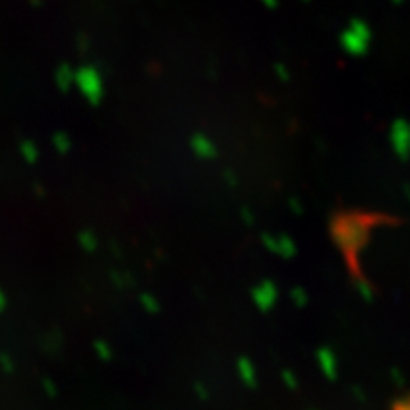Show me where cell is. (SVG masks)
I'll return each instance as SVG.
<instances>
[{
	"label": "cell",
	"instance_id": "obj_9",
	"mask_svg": "<svg viewBox=\"0 0 410 410\" xmlns=\"http://www.w3.org/2000/svg\"><path fill=\"white\" fill-rule=\"evenodd\" d=\"M276 254H279L281 259H295L296 243L289 236H278L276 237Z\"/></svg>",
	"mask_w": 410,
	"mask_h": 410
},
{
	"label": "cell",
	"instance_id": "obj_5",
	"mask_svg": "<svg viewBox=\"0 0 410 410\" xmlns=\"http://www.w3.org/2000/svg\"><path fill=\"white\" fill-rule=\"evenodd\" d=\"M409 141H410V131L406 122L403 118L393 122L392 131H389V143H392V149L395 152V156L399 160H406L409 156Z\"/></svg>",
	"mask_w": 410,
	"mask_h": 410
},
{
	"label": "cell",
	"instance_id": "obj_4",
	"mask_svg": "<svg viewBox=\"0 0 410 410\" xmlns=\"http://www.w3.org/2000/svg\"><path fill=\"white\" fill-rule=\"evenodd\" d=\"M251 296H253L254 306L259 308L260 312H270L278 302V285L270 279H264L251 291Z\"/></svg>",
	"mask_w": 410,
	"mask_h": 410
},
{
	"label": "cell",
	"instance_id": "obj_10",
	"mask_svg": "<svg viewBox=\"0 0 410 410\" xmlns=\"http://www.w3.org/2000/svg\"><path fill=\"white\" fill-rule=\"evenodd\" d=\"M72 84H75V70L70 69V65H61L58 70V86L61 87V92H69Z\"/></svg>",
	"mask_w": 410,
	"mask_h": 410
},
{
	"label": "cell",
	"instance_id": "obj_23",
	"mask_svg": "<svg viewBox=\"0 0 410 410\" xmlns=\"http://www.w3.org/2000/svg\"><path fill=\"white\" fill-rule=\"evenodd\" d=\"M392 374H393V382H395V384H397L399 387H403L404 382H403V376H401V372H399V370L395 369V370H393V372H392Z\"/></svg>",
	"mask_w": 410,
	"mask_h": 410
},
{
	"label": "cell",
	"instance_id": "obj_26",
	"mask_svg": "<svg viewBox=\"0 0 410 410\" xmlns=\"http://www.w3.org/2000/svg\"><path fill=\"white\" fill-rule=\"evenodd\" d=\"M225 177H226V180H230V183H228L230 186L237 185V180H236V177H234V173H230V171H228V173H225Z\"/></svg>",
	"mask_w": 410,
	"mask_h": 410
},
{
	"label": "cell",
	"instance_id": "obj_3",
	"mask_svg": "<svg viewBox=\"0 0 410 410\" xmlns=\"http://www.w3.org/2000/svg\"><path fill=\"white\" fill-rule=\"evenodd\" d=\"M75 84L90 103H101L104 95L103 76L95 67H82V69L75 70Z\"/></svg>",
	"mask_w": 410,
	"mask_h": 410
},
{
	"label": "cell",
	"instance_id": "obj_20",
	"mask_svg": "<svg viewBox=\"0 0 410 410\" xmlns=\"http://www.w3.org/2000/svg\"><path fill=\"white\" fill-rule=\"evenodd\" d=\"M25 156H27V160H31V162H35L36 160V149L33 145H25Z\"/></svg>",
	"mask_w": 410,
	"mask_h": 410
},
{
	"label": "cell",
	"instance_id": "obj_18",
	"mask_svg": "<svg viewBox=\"0 0 410 410\" xmlns=\"http://www.w3.org/2000/svg\"><path fill=\"white\" fill-rule=\"evenodd\" d=\"M393 410H410L409 399L401 397L399 401H395V403H393Z\"/></svg>",
	"mask_w": 410,
	"mask_h": 410
},
{
	"label": "cell",
	"instance_id": "obj_15",
	"mask_svg": "<svg viewBox=\"0 0 410 410\" xmlns=\"http://www.w3.org/2000/svg\"><path fill=\"white\" fill-rule=\"evenodd\" d=\"M291 301H293L296 308H304L308 304L306 291L302 289V287H295V289L291 291Z\"/></svg>",
	"mask_w": 410,
	"mask_h": 410
},
{
	"label": "cell",
	"instance_id": "obj_12",
	"mask_svg": "<svg viewBox=\"0 0 410 410\" xmlns=\"http://www.w3.org/2000/svg\"><path fill=\"white\" fill-rule=\"evenodd\" d=\"M53 145H55L59 154H69L70 149H72V141H70L69 135H65V133H58V135L53 137Z\"/></svg>",
	"mask_w": 410,
	"mask_h": 410
},
{
	"label": "cell",
	"instance_id": "obj_19",
	"mask_svg": "<svg viewBox=\"0 0 410 410\" xmlns=\"http://www.w3.org/2000/svg\"><path fill=\"white\" fill-rule=\"evenodd\" d=\"M274 70L279 75V80H289V70L285 69L284 65H276L274 67Z\"/></svg>",
	"mask_w": 410,
	"mask_h": 410
},
{
	"label": "cell",
	"instance_id": "obj_29",
	"mask_svg": "<svg viewBox=\"0 0 410 410\" xmlns=\"http://www.w3.org/2000/svg\"><path fill=\"white\" fill-rule=\"evenodd\" d=\"M393 2H395V4H401V2H403V0H393Z\"/></svg>",
	"mask_w": 410,
	"mask_h": 410
},
{
	"label": "cell",
	"instance_id": "obj_8",
	"mask_svg": "<svg viewBox=\"0 0 410 410\" xmlns=\"http://www.w3.org/2000/svg\"><path fill=\"white\" fill-rule=\"evenodd\" d=\"M237 374L242 378V382L245 386L254 387L257 386V372H254V365L249 361V359L242 357L237 361Z\"/></svg>",
	"mask_w": 410,
	"mask_h": 410
},
{
	"label": "cell",
	"instance_id": "obj_28",
	"mask_svg": "<svg viewBox=\"0 0 410 410\" xmlns=\"http://www.w3.org/2000/svg\"><path fill=\"white\" fill-rule=\"evenodd\" d=\"M353 392H355V395H357V399H361V401H363L365 395H363V392H361V389H359V387H355V389H353Z\"/></svg>",
	"mask_w": 410,
	"mask_h": 410
},
{
	"label": "cell",
	"instance_id": "obj_25",
	"mask_svg": "<svg viewBox=\"0 0 410 410\" xmlns=\"http://www.w3.org/2000/svg\"><path fill=\"white\" fill-rule=\"evenodd\" d=\"M44 387L48 389V393H50V397H55V387H53V384L50 380L44 382Z\"/></svg>",
	"mask_w": 410,
	"mask_h": 410
},
{
	"label": "cell",
	"instance_id": "obj_11",
	"mask_svg": "<svg viewBox=\"0 0 410 410\" xmlns=\"http://www.w3.org/2000/svg\"><path fill=\"white\" fill-rule=\"evenodd\" d=\"M78 243H80L82 249H86V251H95L97 249V237L93 234L92 230H82L78 234Z\"/></svg>",
	"mask_w": 410,
	"mask_h": 410
},
{
	"label": "cell",
	"instance_id": "obj_16",
	"mask_svg": "<svg viewBox=\"0 0 410 410\" xmlns=\"http://www.w3.org/2000/svg\"><path fill=\"white\" fill-rule=\"evenodd\" d=\"M93 350H95V353H97L103 361H109V359L112 357V347H110L104 340L95 342V344H93Z\"/></svg>",
	"mask_w": 410,
	"mask_h": 410
},
{
	"label": "cell",
	"instance_id": "obj_6",
	"mask_svg": "<svg viewBox=\"0 0 410 410\" xmlns=\"http://www.w3.org/2000/svg\"><path fill=\"white\" fill-rule=\"evenodd\" d=\"M318 363L319 369L329 380H335L338 374V361H336L335 352L330 347H319L318 350Z\"/></svg>",
	"mask_w": 410,
	"mask_h": 410
},
{
	"label": "cell",
	"instance_id": "obj_14",
	"mask_svg": "<svg viewBox=\"0 0 410 410\" xmlns=\"http://www.w3.org/2000/svg\"><path fill=\"white\" fill-rule=\"evenodd\" d=\"M141 306L145 308L146 312L149 313H156V312H160V302L156 301V298H154V296L152 295H149V293H143V295H141Z\"/></svg>",
	"mask_w": 410,
	"mask_h": 410
},
{
	"label": "cell",
	"instance_id": "obj_21",
	"mask_svg": "<svg viewBox=\"0 0 410 410\" xmlns=\"http://www.w3.org/2000/svg\"><path fill=\"white\" fill-rule=\"evenodd\" d=\"M242 219L247 222V225H253V213L249 211V209H242Z\"/></svg>",
	"mask_w": 410,
	"mask_h": 410
},
{
	"label": "cell",
	"instance_id": "obj_27",
	"mask_svg": "<svg viewBox=\"0 0 410 410\" xmlns=\"http://www.w3.org/2000/svg\"><path fill=\"white\" fill-rule=\"evenodd\" d=\"M262 2H264L266 6H270V8H274L276 4H278V0H262Z\"/></svg>",
	"mask_w": 410,
	"mask_h": 410
},
{
	"label": "cell",
	"instance_id": "obj_24",
	"mask_svg": "<svg viewBox=\"0 0 410 410\" xmlns=\"http://www.w3.org/2000/svg\"><path fill=\"white\" fill-rule=\"evenodd\" d=\"M289 205H291V207H293V211H295V215H301V213H302L301 205H298V202H296L295 198H291V200H289Z\"/></svg>",
	"mask_w": 410,
	"mask_h": 410
},
{
	"label": "cell",
	"instance_id": "obj_22",
	"mask_svg": "<svg viewBox=\"0 0 410 410\" xmlns=\"http://www.w3.org/2000/svg\"><path fill=\"white\" fill-rule=\"evenodd\" d=\"M196 393H198V397H200V399H203V401H205V399L209 397L207 389H205V387H203L202 384H198V386H196Z\"/></svg>",
	"mask_w": 410,
	"mask_h": 410
},
{
	"label": "cell",
	"instance_id": "obj_30",
	"mask_svg": "<svg viewBox=\"0 0 410 410\" xmlns=\"http://www.w3.org/2000/svg\"><path fill=\"white\" fill-rule=\"evenodd\" d=\"M304 2H306V0H304Z\"/></svg>",
	"mask_w": 410,
	"mask_h": 410
},
{
	"label": "cell",
	"instance_id": "obj_7",
	"mask_svg": "<svg viewBox=\"0 0 410 410\" xmlns=\"http://www.w3.org/2000/svg\"><path fill=\"white\" fill-rule=\"evenodd\" d=\"M190 146H192V152H194L198 158L211 160V158L217 156V146H215V143L209 139V137L202 135V133H198V135L192 137Z\"/></svg>",
	"mask_w": 410,
	"mask_h": 410
},
{
	"label": "cell",
	"instance_id": "obj_13",
	"mask_svg": "<svg viewBox=\"0 0 410 410\" xmlns=\"http://www.w3.org/2000/svg\"><path fill=\"white\" fill-rule=\"evenodd\" d=\"M355 289L361 295L365 302H372L374 298V291H372V285L369 281H365V279H357V284H355Z\"/></svg>",
	"mask_w": 410,
	"mask_h": 410
},
{
	"label": "cell",
	"instance_id": "obj_2",
	"mask_svg": "<svg viewBox=\"0 0 410 410\" xmlns=\"http://www.w3.org/2000/svg\"><path fill=\"white\" fill-rule=\"evenodd\" d=\"M370 36L372 35H370L369 25L365 23L363 19H353L352 23L347 25V29L342 33L340 44L347 53L363 55L369 50Z\"/></svg>",
	"mask_w": 410,
	"mask_h": 410
},
{
	"label": "cell",
	"instance_id": "obj_17",
	"mask_svg": "<svg viewBox=\"0 0 410 410\" xmlns=\"http://www.w3.org/2000/svg\"><path fill=\"white\" fill-rule=\"evenodd\" d=\"M281 378H284V384L289 387V389H296V387H298V380H296V376L293 374L291 370H284Z\"/></svg>",
	"mask_w": 410,
	"mask_h": 410
},
{
	"label": "cell",
	"instance_id": "obj_1",
	"mask_svg": "<svg viewBox=\"0 0 410 410\" xmlns=\"http://www.w3.org/2000/svg\"><path fill=\"white\" fill-rule=\"evenodd\" d=\"M370 220L365 215L344 213L338 215L330 222V236L336 247L344 251L347 257H355L365 249L369 242Z\"/></svg>",
	"mask_w": 410,
	"mask_h": 410
}]
</instances>
